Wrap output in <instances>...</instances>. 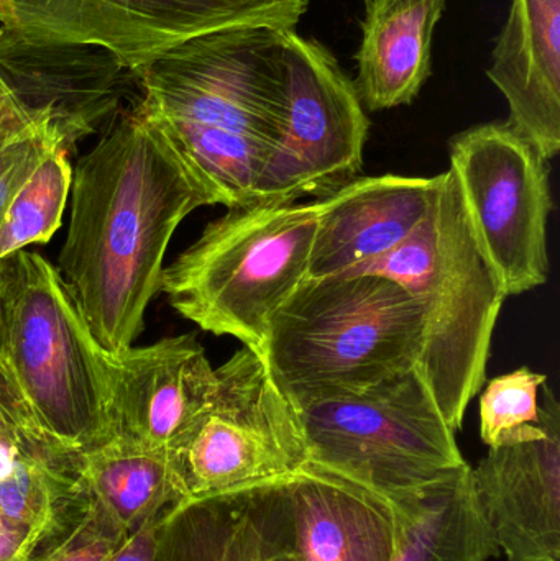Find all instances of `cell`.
Listing matches in <instances>:
<instances>
[{"label": "cell", "mask_w": 560, "mask_h": 561, "mask_svg": "<svg viewBox=\"0 0 560 561\" xmlns=\"http://www.w3.org/2000/svg\"><path fill=\"white\" fill-rule=\"evenodd\" d=\"M135 84L140 76L108 49L33 42L0 26V94L45 122L68 151L111 127Z\"/></svg>", "instance_id": "12"}, {"label": "cell", "mask_w": 560, "mask_h": 561, "mask_svg": "<svg viewBox=\"0 0 560 561\" xmlns=\"http://www.w3.org/2000/svg\"><path fill=\"white\" fill-rule=\"evenodd\" d=\"M548 376L533 369H515L485 382L479 402L480 437L483 444L495 445L506 432L539 421L538 392Z\"/></svg>", "instance_id": "24"}, {"label": "cell", "mask_w": 560, "mask_h": 561, "mask_svg": "<svg viewBox=\"0 0 560 561\" xmlns=\"http://www.w3.org/2000/svg\"><path fill=\"white\" fill-rule=\"evenodd\" d=\"M450 168L473 236L506 297L549 278L548 160L508 124H483L456 135Z\"/></svg>", "instance_id": "9"}, {"label": "cell", "mask_w": 560, "mask_h": 561, "mask_svg": "<svg viewBox=\"0 0 560 561\" xmlns=\"http://www.w3.org/2000/svg\"><path fill=\"white\" fill-rule=\"evenodd\" d=\"M56 140L45 122L23 114L0 94V227L20 187Z\"/></svg>", "instance_id": "23"}, {"label": "cell", "mask_w": 560, "mask_h": 561, "mask_svg": "<svg viewBox=\"0 0 560 561\" xmlns=\"http://www.w3.org/2000/svg\"><path fill=\"white\" fill-rule=\"evenodd\" d=\"M288 104L282 135L260 178L259 206L328 196L364 164L368 122L354 81L328 48L285 32Z\"/></svg>", "instance_id": "11"}, {"label": "cell", "mask_w": 560, "mask_h": 561, "mask_svg": "<svg viewBox=\"0 0 560 561\" xmlns=\"http://www.w3.org/2000/svg\"><path fill=\"white\" fill-rule=\"evenodd\" d=\"M390 561H490L500 556L473 493L470 465L398 507Z\"/></svg>", "instance_id": "20"}, {"label": "cell", "mask_w": 560, "mask_h": 561, "mask_svg": "<svg viewBox=\"0 0 560 561\" xmlns=\"http://www.w3.org/2000/svg\"><path fill=\"white\" fill-rule=\"evenodd\" d=\"M539 421L506 432L470 467L473 493L508 561H560V408L542 386Z\"/></svg>", "instance_id": "13"}, {"label": "cell", "mask_w": 560, "mask_h": 561, "mask_svg": "<svg viewBox=\"0 0 560 561\" xmlns=\"http://www.w3.org/2000/svg\"><path fill=\"white\" fill-rule=\"evenodd\" d=\"M423 310L381 275L306 278L270 322L263 358L289 401L358 392L418 365Z\"/></svg>", "instance_id": "4"}, {"label": "cell", "mask_w": 560, "mask_h": 561, "mask_svg": "<svg viewBox=\"0 0 560 561\" xmlns=\"http://www.w3.org/2000/svg\"><path fill=\"white\" fill-rule=\"evenodd\" d=\"M89 473L112 510L125 523L144 516L170 491L184 506L187 491L173 457L167 451L107 444L89 455ZM180 506V507H181Z\"/></svg>", "instance_id": "21"}, {"label": "cell", "mask_w": 560, "mask_h": 561, "mask_svg": "<svg viewBox=\"0 0 560 561\" xmlns=\"http://www.w3.org/2000/svg\"><path fill=\"white\" fill-rule=\"evenodd\" d=\"M164 550L163 561H265L292 550L283 488L180 507Z\"/></svg>", "instance_id": "19"}, {"label": "cell", "mask_w": 560, "mask_h": 561, "mask_svg": "<svg viewBox=\"0 0 560 561\" xmlns=\"http://www.w3.org/2000/svg\"><path fill=\"white\" fill-rule=\"evenodd\" d=\"M309 0H0V23L33 42L108 49L132 71L194 36L272 26L295 30Z\"/></svg>", "instance_id": "10"}, {"label": "cell", "mask_w": 560, "mask_h": 561, "mask_svg": "<svg viewBox=\"0 0 560 561\" xmlns=\"http://www.w3.org/2000/svg\"><path fill=\"white\" fill-rule=\"evenodd\" d=\"M0 435H5V437L15 440V424H13L12 417H10L9 411L3 404H0Z\"/></svg>", "instance_id": "30"}, {"label": "cell", "mask_w": 560, "mask_h": 561, "mask_svg": "<svg viewBox=\"0 0 560 561\" xmlns=\"http://www.w3.org/2000/svg\"><path fill=\"white\" fill-rule=\"evenodd\" d=\"M285 32L239 26L194 36L140 71L151 118L259 138L275 148L288 104Z\"/></svg>", "instance_id": "8"}, {"label": "cell", "mask_w": 560, "mask_h": 561, "mask_svg": "<svg viewBox=\"0 0 560 561\" xmlns=\"http://www.w3.org/2000/svg\"><path fill=\"white\" fill-rule=\"evenodd\" d=\"M43 488L45 468L36 458L22 454L19 445L12 473L0 481V517L13 526L28 527L38 516Z\"/></svg>", "instance_id": "25"}, {"label": "cell", "mask_w": 560, "mask_h": 561, "mask_svg": "<svg viewBox=\"0 0 560 561\" xmlns=\"http://www.w3.org/2000/svg\"><path fill=\"white\" fill-rule=\"evenodd\" d=\"M345 275L400 283L423 310L418 368L441 414L460 431L470 401L487 382V363L505 290L483 255L453 171L418 229L387 255Z\"/></svg>", "instance_id": "3"}, {"label": "cell", "mask_w": 560, "mask_h": 561, "mask_svg": "<svg viewBox=\"0 0 560 561\" xmlns=\"http://www.w3.org/2000/svg\"><path fill=\"white\" fill-rule=\"evenodd\" d=\"M315 203L229 209L161 273L160 290L184 319L263 355L270 322L308 278Z\"/></svg>", "instance_id": "6"}, {"label": "cell", "mask_w": 560, "mask_h": 561, "mask_svg": "<svg viewBox=\"0 0 560 561\" xmlns=\"http://www.w3.org/2000/svg\"><path fill=\"white\" fill-rule=\"evenodd\" d=\"M204 206H217L216 194L140 102L76 164L58 272L105 355L144 332L168 245Z\"/></svg>", "instance_id": "1"}, {"label": "cell", "mask_w": 560, "mask_h": 561, "mask_svg": "<svg viewBox=\"0 0 560 561\" xmlns=\"http://www.w3.org/2000/svg\"><path fill=\"white\" fill-rule=\"evenodd\" d=\"M447 0H367L357 55L364 108L411 104L431 75L433 35Z\"/></svg>", "instance_id": "18"}, {"label": "cell", "mask_w": 560, "mask_h": 561, "mask_svg": "<svg viewBox=\"0 0 560 561\" xmlns=\"http://www.w3.org/2000/svg\"><path fill=\"white\" fill-rule=\"evenodd\" d=\"M289 549L298 561H390V507L322 474L283 488Z\"/></svg>", "instance_id": "17"}, {"label": "cell", "mask_w": 560, "mask_h": 561, "mask_svg": "<svg viewBox=\"0 0 560 561\" xmlns=\"http://www.w3.org/2000/svg\"><path fill=\"white\" fill-rule=\"evenodd\" d=\"M293 405L312 465L391 513L469 465L418 365L364 391Z\"/></svg>", "instance_id": "5"}, {"label": "cell", "mask_w": 560, "mask_h": 561, "mask_svg": "<svg viewBox=\"0 0 560 561\" xmlns=\"http://www.w3.org/2000/svg\"><path fill=\"white\" fill-rule=\"evenodd\" d=\"M443 173L433 178H355L315 201L318 229L308 278L354 272L397 249L430 213Z\"/></svg>", "instance_id": "15"}, {"label": "cell", "mask_w": 560, "mask_h": 561, "mask_svg": "<svg viewBox=\"0 0 560 561\" xmlns=\"http://www.w3.org/2000/svg\"><path fill=\"white\" fill-rule=\"evenodd\" d=\"M25 539V529L13 526L0 517V561H5L15 556Z\"/></svg>", "instance_id": "28"}, {"label": "cell", "mask_w": 560, "mask_h": 561, "mask_svg": "<svg viewBox=\"0 0 560 561\" xmlns=\"http://www.w3.org/2000/svg\"><path fill=\"white\" fill-rule=\"evenodd\" d=\"M487 75L508 102L506 124L545 160L558 157L560 0H513Z\"/></svg>", "instance_id": "16"}, {"label": "cell", "mask_w": 560, "mask_h": 561, "mask_svg": "<svg viewBox=\"0 0 560 561\" xmlns=\"http://www.w3.org/2000/svg\"><path fill=\"white\" fill-rule=\"evenodd\" d=\"M0 302L3 394L23 437L91 451L111 444L107 355L58 268L13 253L0 262Z\"/></svg>", "instance_id": "2"}, {"label": "cell", "mask_w": 560, "mask_h": 561, "mask_svg": "<svg viewBox=\"0 0 560 561\" xmlns=\"http://www.w3.org/2000/svg\"><path fill=\"white\" fill-rule=\"evenodd\" d=\"M112 552L114 550H112L111 543L105 540H94V542L85 543L79 549L65 553L55 561H105Z\"/></svg>", "instance_id": "27"}, {"label": "cell", "mask_w": 560, "mask_h": 561, "mask_svg": "<svg viewBox=\"0 0 560 561\" xmlns=\"http://www.w3.org/2000/svg\"><path fill=\"white\" fill-rule=\"evenodd\" d=\"M216 375L213 402L171 451L184 506L328 477L312 465L301 419L259 352L242 346Z\"/></svg>", "instance_id": "7"}, {"label": "cell", "mask_w": 560, "mask_h": 561, "mask_svg": "<svg viewBox=\"0 0 560 561\" xmlns=\"http://www.w3.org/2000/svg\"><path fill=\"white\" fill-rule=\"evenodd\" d=\"M157 530L155 526L145 524L127 540L117 552H112L105 561H158Z\"/></svg>", "instance_id": "26"}, {"label": "cell", "mask_w": 560, "mask_h": 561, "mask_svg": "<svg viewBox=\"0 0 560 561\" xmlns=\"http://www.w3.org/2000/svg\"><path fill=\"white\" fill-rule=\"evenodd\" d=\"M68 154L55 145L13 197L0 227V262L58 232L72 184Z\"/></svg>", "instance_id": "22"}, {"label": "cell", "mask_w": 560, "mask_h": 561, "mask_svg": "<svg viewBox=\"0 0 560 561\" xmlns=\"http://www.w3.org/2000/svg\"><path fill=\"white\" fill-rule=\"evenodd\" d=\"M19 442L12 440L5 435H0V481L9 478L13 467H15Z\"/></svg>", "instance_id": "29"}, {"label": "cell", "mask_w": 560, "mask_h": 561, "mask_svg": "<svg viewBox=\"0 0 560 561\" xmlns=\"http://www.w3.org/2000/svg\"><path fill=\"white\" fill-rule=\"evenodd\" d=\"M111 444L171 451L213 402L216 369L196 336H168L107 356Z\"/></svg>", "instance_id": "14"}, {"label": "cell", "mask_w": 560, "mask_h": 561, "mask_svg": "<svg viewBox=\"0 0 560 561\" xmlns=\"http://www.w3.org/2000/svg\"><path fill=\"white\" fill-rule=\"evenodd\" d=\"M265 561H298L293 557L292 550H285V552L276 553V556L270 557Z\"/></svg>", "instance_id": "32"}, {"label": "cell", "mask_w": 560, "mask_h": 561, "mask_svg": "<svg viewBox=\"0 0 560 561\" xmlns=\"http://www.w3.org/2000/svg\"><path fill=\"white\" fill-rule=\"evenodd\" d=\"M2 327H3L2 302H0V404L5 405V408L9 409V412H10L9 404H7V401H5V394H3V385H2ZM10 415H12V412H10Z\"/></svg>", "instance_id": "31"}]
</instances>
